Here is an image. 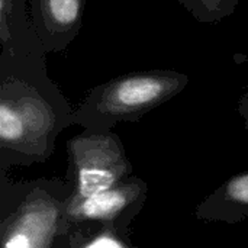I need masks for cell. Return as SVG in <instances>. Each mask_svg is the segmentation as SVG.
I'll return each mask as SVG.
<instances>
[{
	"label": "cell",
	"mask_w": 248,
	"mask_h": 248,
	"mask_svg": "<svg viewBox=\"0 0 248 248\" xmlns=\"http://www.w3.org/2000/svg\"><path fill=\"white\" fill-rule=\"evenodd\" d=\"M148 196V185L140 176H128L110 189L87 198L71 196L67 205L68 224L81 221H106L121 228H131L141 214Z\"/></svg>",
	"instance_id": "5"
},
{
	"label": "cell",
	"mask_w": 248,
	"mask_h": 248,
	"mask_svg": "<svg viewBox=\"0 0 248 248\" xmlns=\"http://www.w3.org/2000/svg\"><path fill=\"white\" fill-rule=\"evenodd\" d=\"M74 186L67 179L15 182L0 171V238L4 248H55L67 232V205Z\"/></svg>",
	"instance_id": "2"
},
{
	"label": "cell",
	"mask_w": 248,
	"mask_h": 248,
	"mask_svg": "<svg viewBox=\"0 0 248 248\" xmlns=\"http://www.w3.org/2000/svg\"><path fill=\"white\" fill-rule=\"evenodd\" d=\"M195 217L205 222L235 225L248 219V170L228 177L195 209Z\"/></svg>",
	"instance_id": "7"
},
{
	"label": "cell",
	"mask_w": 248,
	"mask_h": 248,
	"mask_svg": "<svg viewBox=\"0 0 248 248\" xmlns=\"http://www.w3.org/2000/svg\"><path fill=\"white\" fill-rule=\"evenodd\" d=\"M187 84V74L166 68L116 76L86 93L74 108L73 125L112 131L119 124L140 122L147 113L180 94Z\"/></svg>",
	"instance_id": "3"
},
{
	"label": "cell",
	"mask_w": 248,
	"mask_h": 248,
	"mask_svg": "<svg viewBox=\"0 0 248 248\" xmlns=\"http://www.w3.org/2000/svg\"><path fill=\"white\" fill-rule=\"evenodd\" d=\"M31 19L46 54L62 52L83 28L86 0H28Z\"/></svg>",
	"instance_id": "6"
},
{
	"label": "cell",
	"mask_w": 248,
	"mask_h": 248,
	"mask_svg": "<svg viewBox=\"0 0 248 248\" xmlns=\"http://www.w3.org/2000/svg\"><path fill=\"white\" fill-rule=\"evenodd\" d=\"M74 108L46 70V52L0 49V171L45 163Z\"/></svg>",
	"instance_id": "1"
},
{
	"label": "cell",
	"mask_w": 248,
	"mask_h": 248,
	"mask_svg": "<svg viewBox=\"0 0 248 248\" xmlns=\"http://www.w3.org/2000/svg\"><path fill=\"white\" fill-rule=\"evenodd\" d=\"M195 20L218 23L234 15L241 0H177Z\"/></svg>",
	"instance_id": "10"
},
{
	"label": "cell",
	"mask_w": 248,
	"mask_h": 248,
	"mask_svg": "<svg viewBox=\"0 0 248 248\" xmlns=\"http://www.w3.org/2000/svg\"><path fill=\"white\" fill-rule=\"evenodd\" d=\"M0 45L1 51L12 54L44 51L28 0H0Z\"/></svg>",
	"instance_id": "8"
},
{
	"label": "cell",
	"mask_w": 248,
	"mask_h": 248,
	"mask_svg": "<svg viewBox=\"0 0 248 248\" xmlns=\"http://www.w3.org/2000/svg\"><path fill=\"white\" fill-rule=\"evenodd\" d=\"M55 248H137L131 231L106 221H81L70 224Z\"/></svg>",
	"instance_id": "9"
},
{
	"label": "cell",
	"mask_w": 248,
	"mask_h": 248,
	"mask_svg": "<svg viewBox=\"0 0 248 248\" xmlns=\"http://www.w3.org/2000/svg\"><path fill=\"white\" fill-rule=\"evenodd\" d=\"M237 112L243 119V125H244V131L248 137V83L243 92V94L238 99V105H237Z\"/></svg>",
	"instance_id": "11"
},
{
	"label": "cell",
	"mask_w": 248,
	"mask_h": 248,
	"mask_svg": "<svg viewBox=\"0 0 248 248\" xmlns=\"http://www.w3.org/2000/svg\"><path fill=\"white\" fill-rule=\"evenodd\" d=\"M65 147V179L73 183L74 196L87 198L110 189L134 171L122 140L113 129H84L70 138Z\"/></svg>",
	"instance_id": "4"
}]
</instances>
